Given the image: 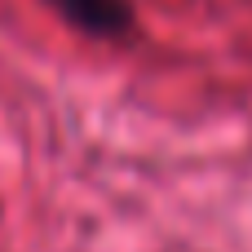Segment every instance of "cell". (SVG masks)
<instances>
[{"label":"cell","mask_w":252,"mask_h":252,"mask_svg":"<svg viewBox=\"0 0 252 252\" xmlns=\"http://www.w3.org/2000/svg\"><path fill=\"white\" fill-rule=\"evenodd\" d=\"M75 31L93 40H124L137 22L133 0H49Z\"/></svg>","instance_id":"obj_1"}]
</instances>
